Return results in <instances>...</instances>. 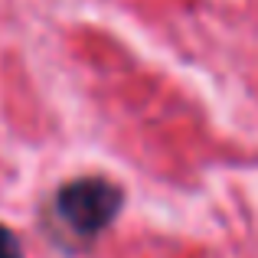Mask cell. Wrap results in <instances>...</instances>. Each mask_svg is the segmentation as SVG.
<instances>
[{
  "mask_svg": "<svg viewBox=\"0 0 258 258\" xmlns=\"http://www.w3.org/2000/svg\"><path fill=\"white\" fill-rule=\"evenodd\" d=\"M0 258H23L20 239L13 235V229H7V226H0Z\"/></svg>",
  "mask_w": 258,
  "mask_h": 258,
  "instance_id": "7a4b0ae2",
  "label": "cell"
},
{
  "mask_svg": "<svg viewBox=\"0 0 258 258\" xmlns=\"http://www.w3.org/2000/svg\"><path fill=\"white\" fill-rule=\"evenodd\" d=\"M121 209V189L101 176H82L56 193V216L79 239H95L114 222Z\"/></svg>",
  "mask_w": 258,
  "mask_h": 258,
  "instance_id": "6da1fadb",
  "label": "cell"
}]
</instances>
